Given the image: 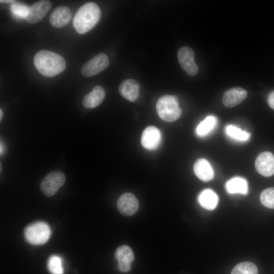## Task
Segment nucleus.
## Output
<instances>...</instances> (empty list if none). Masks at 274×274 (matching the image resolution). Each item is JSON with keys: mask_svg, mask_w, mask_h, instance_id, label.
Returning a JSON list of instances; mask_svg holds the SVG:
<instances>
[{"mask_svg": "<svg viewBox=\"0 0 274 274\" xmlns=\"http://www.w3.org/2000/svg\"><path fill=\"white\" fill-rule=\"evenodd\" d=\"M33 63L38 71L47 77L55 76L66 67L65 61L60 55L45 50H40L36 54Z\"/></svg>", "mask_w": 274, "mask_h": 274, "instance_id": "1", "label": "nucleus"}, {"mask_svg": "<svg viewBox=\"0 0 274 274\" xmlns=\"http://www.w3.org/2000/svg\"><path fill=\"white\" fill-rule=\"evenodd\" d=\"M98 6L93 2L82 5L77 11L73 19V26L80 34L90 30L98 22L100 17Z\"/></svg>", "mask_w": 274, "mask_h": 274, "instance_id": "2", "label": "nucleus"}, {"mask_svg": "<svg viewBox=\"0 0 274 274\" xmlns=\"http://www.w3.org/2000/svg\"><path fill=\"white\" fill-rule=\"evenodd\" d=\"M156 107L158 115L166 122L175 121L182 114V110L177 98L173 95H165L160 97L157 101Z\"/></svg>", "mask_w": 274, "mask_h": 274, "instance_id": "3", "label": "nucleus"}, {"mask_svg": "<svg viewBox=\"0 0 274 274\" xmlns=\"http://www.w3.org/2000/svg\"><path fill=\"white\" fill-rule=\"evenodd\" d=\"M51 229L45 222L38 221L27 226L24 230L26 241L33 245L45 244L51 235Z\"/></svg>", "mask_w": 274, "mask_h": 274, "instance_id": "4", "label": "nucleus"}, {"mask_svg": "<svg viewBox=\"0 0 274 274\" xmlns=\"http://www.w3.org/2000/svg\"><path fill=\"white\" fill-rule=\"evenodd\" d=\"M65 182L64 174L59 171H54L48 174L42 181L40 189L47 196L55 194Z\"/></svg>", "mask_w": 274, "mask_h": 274, "instance_id": "5", "label": "nucleus"}, {"mask_svg": "<svg viewBox=\"0 0 274 274\" xmlns=\"http://www.w3.org/2000/svg\"><path fill=\"white\" fill-rule=\"evenodd\" d=\"M109 64L107 55L103 53L98 54L82 67L81 72L85 77H91L96 75L107 68Z\"/></svg>", "mask_w": 274, "mask_h": 274, "instance_id": "6", "label": "nucleus"}, {"mask_svg": "<svg viewBox=\"0 0 274 274\" xmlns=\"http://www.w3.org/2000/svg\"><path fill=\"white\" fill-rule=\"evenodd\" d=\"M178 59L182 68L189 75L194 76L198 71V66L194 61L195 54L190 47H181L178 52Z\"/></svg>", "mask_w": 274, "mask_h": 274, "instance_id": "7", "label": "nucleus"}, {"mask_svg": "<svg viewBox=\"0 0 274 274\" xmlns=\"http://www.w3.org/2000/svg\"><path fill=\"white\" fill-rule=\"evenodd\" d=\"M52 7V3L49 1H40L29 6L25 20L30 24L40 21L48 13Z\"/></svg>", "mask_w": 274, "mask_h": 274, "instance_id": "8", "label": "nucleus"}, {"mask_svg": "<svg viewBox=\"0 0 274 274\" xmlns=\"http://www.w3.org/2000/svg\"><path fill=\"white\" fill-rule=\"evenodd\" d=\"M161 142V133L158 128L154 126L147 127L143 131L141 142L144 148L149 150L157 149Z\"/></svg>", "mask_w": 274, "mask_h": 274, "instance_id": "9", "label": "nucleus"}, {"mask_svg": "<svg viewBox=\"0 0 274 274\" xmlns=\"http://www.w3.org/2000/svg\"><path fill=\"white\" fill-rule=\"evenodd\" d=\"M255 166L257 172L264 177L274 175V156L269 152H263L256 159Z\"/></svg>", "mask_w": 274, "mask_h": 274, "instance_id": "10", "label": "nucleus"}, {"mask_svg": "<svg viewBox=\"0 0 274 274\" xmlns=\"http://www.w3.org/2000/svg\"><path fill=\"white\" fill-rule=\"evenodd\" d=\"M117 206L119 211L121 214L129 216L137 212L139 209V202L133 194L125 193L119 197Z\"/></svg>", "mask_w": 274, "mask_h": 274, "instance_id": "11", "label": "nucleus"}, {"mask_svg": "<svg viewBox=\"0 0 274 274\" xmlns=\"http://www.w3.org/2000/svg\"><path fill=\"white\" fill-rule=\"evenodd\" d=\"M70 9L66 6L56 7L51 13L49 21L54 27L61 28L66 25L72 19Z\"/></svg>", "mask_w": 274, "mask_h": 274, "instance_id": "12", "label": "nucleus"}, {"mask_svg": "<svg viewBox=\"0 0 274 274\" xmlns=\"http://www.w3.org/2000/svg\"><path fill=\"white\" fill-rule=\"evenodd\" d=\"M247 92L244 89L237 87L226 91L223 95V102L227 108H232L239 104L247 96Z\"/></svg>", "mask_w": 274, "mask_h": 274, "instance_id": "13", "label": "nucleus"}, {"mask_svg": "<svg viewBox=\"0 0 274 274\" xmlns=\"http://www.w3.org/2000/svg\"><path fill=\"white\" fill-rule=\"evenodd\" d=\"M140 90L139 83L132 79L123 81L119 87V91L122 96L130 101H134L138 98Z\"/></svg>", "mask_w": 274, "mask_h": 274, "instance_id": "14", "label": "nucleus"}, {"mask_svg": "<svg viewBox=\"0 0 274 274\" xmlns=\"http://www.w3.org/2000/svg\"><path fill=\"white\" fill-rule=\"evenodd\" d=\"M193 169L196 176L202 181L208 182L214 178V170L206 159H197L194 164Z\"/></svg>", "mask_w": 274, "mask_h": 274, "instance_id": "15", "label": "nucleus"}, {"mask_svg": "<svg viewBox=\"0 0 274 274\" xmlns=\"http://www.w3.org/2000/svg\"><path fill=\"white\" fill-rule=\"evenodd\" d=\"M105 95L106 92L104 88L100 86H96L84 96L82 104L86 108H94L102 102Z\"/></svg>", "mask_w": 274, "mask_h": 274, "instance_id": "16", "label": "nucleus"}, {"mask_svg": "<svg viewBox=\"0 0 274 274\" xmlns=\"http://www.w3.org/2000/svg\"><path fill=\"white\" fill-rule=\"evenodd\" d=\"M219 198L217 194L212 189H206L198 196L200 205L208 210H213L217 206Z\"/></svg>", "mask_w": 274, "mask_h": 274, "instance_id": "17", "label": "nucleus"}, {"mask_svg": "<svg viewBox=\"0 0 274 274\" xmlns=\"http://www.w3.org/2000/svg\"><path fill=\"white\" fill-rule=\"evenodd\" d=\"M225 188L227 192L230 194L238 193L246 195L248 191V182L243 178L234 177L226 182Z\"/></svg>", "mask_w": 274, "mask_h": 274, "instance_id": "18", "label": "nucleus"}, {"mask_svg": "<svg viewBox=\"0 0 274 274\" xmlns=\"http://www.w3.org/2000/svg\"><path fill=\"white\" fill-rule=\"evenodd\" d=\"M216 124L217 119L215 116H208L197 125L196 133L200 136L206 135L215 128Z\"/></svg>", "mask_w": 274, "mask_h": 274, "instance_id": "19", "label": "nucleus"}, {"mask_svg": "<svg viewBox=\"0 0 274 274\" xmlns=\"http://www.w3.org/2000/svg\"><path fill=\"white\" fill-rule=\"evenodd\" d=\"M115 257L118 262L131 263L134 259V254L129 247L123 245L117 249Z\"/></svg>", "mask_w": 274, "mask_h": 274, "instance_id": "20", "label": "nucleus"}, {"mask_svg": "<svg viewBox=\"0 0 274 274\" xmlns=\"http://www.w3.org/2000/svg\"><path fill=\"white\" fill-rule=\"evenodd\" d=\"M257 266L251 262H243L237 264L232 270L231 274H258Z\"/></svg>", "mask_w": 274, "mask_h": 274, "instance_id": "21", "label": "nucleus"}, {"mask_svg": "<svg viewBox=\"0 0 274 274\" xmlns=\"http://www.w3.org/2000/svg\"><path fill=\"white\" fill-rule=\"evenodd\" d=\"M225 132L230 137L239 141H247L250 136V133L242 130L236 126L231 124L228 125L226 127Z\"/></svg>", "mask_w": 274, "mask_h": 274, "instance_id": "22", "label": "nucleus"}, {"mask_svg": "<svg viewBox=\"0 0 274 274\" xmlns=\"http://www.w3.org/2000/svg\"><path fill=\"white\" fill-rule=\"evenodd\" d=\"M47 268L51 274H63L61 258L56 255L51 256L47 261Z\"/></svg>", "mask_w": 274, "mask_h": 274, "instance_id": "23", "label": "nucleus"}, {"mask_svg": "<svg viewBox=\"0 0 274 274\" xmlns=\"http://www.w3.org/2000/svg\"><path fill=\"white\" fill-rule=\"evenodd\" d=\"M29 7L25 4L14 2L10 7V10L13 15L19 19H25L28 13Z\"/></svg>", "mask_w": 274, "mask_h": 274, "instance_id": "24", "label": "nucleus"}, {"mask_svg": "<svg viewBox=\"0 0 274 274\" xmlns=\"http://www.w3.org/2000/svg\"><path fill=\"white\" fill-rule=\"evenodd\" d=\"M260 199L262 204L269 209H274V187L264 190L261 193Z\"/></svg>", "mask_w": 274, "mask_h": 274, "instance_id": "25", "label": "nucleus"}, {"mask_svg": "<svg viewBox=\"0 0 274 274\" xmlns=\"http://www.w3.org/2000/svg\"><path fill=\"white\" fill-rule=\"evenodd\" d=\"M118 269L122 272H127L131 268V263L126 262H118Z\"/></svg>", "mask_w": 274, "mask_h": 274, "instance_id": "26", "label": "nucleus"}, {"mask_svg": "<svg viewBox=\"0 0 274 274\" xmlns=\"http://www.w3.org/2000/svg\"><path fill=\"white\" fill-rule=\"evenodd\" d=\"M267 102L269 107L274 110V90L269 93L267 97Z\"/></svg>", "mask_w": 274, "mask_h": 274, "instance_id": "27", "label": "nucleus"}, {"mask_svg": "<svg viewBox=\"0 0 274 274\" xmlns=\"http://www.w3.org/2000/svg\"><path fill=\"white\" fill-rule=\"evenodd\" d=\"M0 2L1 3H13L15 2L14 1H11V0H1Z\"/></svg>", "mask_w": 274, "mask_h": 274, "instance_id": "28", "label": "nucleus"}, {"mask_svg": "<svg viewBox=\"0 0 274 274\" xmlns=\"http://www.w3.org/2000/svg\"><path fill=\"white\" fill-rule=\"evenodd\" d=\"M1 155H2V154L3 153V144L2 143V142H1Z\"/></svg>", "mask_w": 274, "mask_h": 274, "instance_id": "29", "label": "nucleus"}, {"mask_svg": "<svg viewBox=\"0 0 274 274\" xmlns=\"http://www.w3.org/2000/svg\"><path fill=\"white\" fill-rule=\"evenodd\" d=\"M3 112L2 111V109H1L0 110V120H2V118L3 117Z\"/></svg>", "mask_w": 274, "mask_h": 274, "instance_id": "30", "label": "nucleus"}]
</instances>
